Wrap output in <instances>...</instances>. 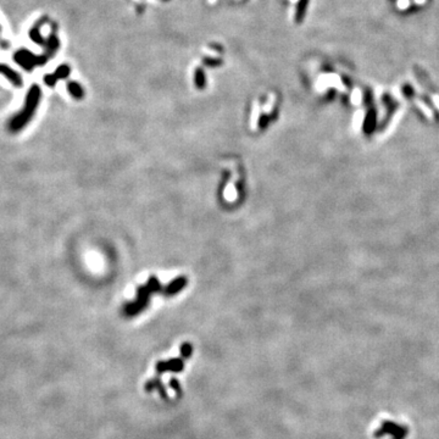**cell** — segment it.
<instances>
[{"label": "cell", "instance_id": "7a4b0ae2", "mask_svg": "<svg viewBox=\"0 0 439 439\" xmlns=\"http://www.w3.org/2000/svg\"><path fill=\"white\" fill-rule=\"evenodd\" d=\"M160 290H161V286L159 280L155 278V277H150L148 283H146V286L138 288L137 300L124 306V315L134 316L142 312V311L148 306L150 294H152V292H158Z\"/></svg>", "mask_w": 439, "mask_h": 439}, {"label": "cell", "instance_id": "52a82bcc", "mask_svg": "<svg viewBox=\"0 0 439 439\" xmlns=\"http://www.w3.org/2000/svg\"><path fill=\"white\" fill-rule=\"evenodd\" d=\"M193 352V346L190 343H183L180 346V356L182 359H188Z\"/></svg>", "mask_w": 439, "mask_h": 439}, {"label": "cell", "instance_id": "9c48e42d", "mask_svg": "<svg viewBox=\"0 0 439 439\" xmlns=\"http://www.w3.org/2000/svg\"><path fill=\"white\" fill-rule=\"evenodd\" d=\"M170 386L172 387V390H174V393H177V396H182V390H180V386L178 380H177L176 378H171Z\"/></svg>", "mask_w": 439, "mask_h": 439}, {"label": "cell", "instance_id": "6da1fadb", "mask_svg": "<svg viewBox=\"0 0 439 439\" xmlns=\"http://www.w3.org/2000/svg\"><path fill=\"white\" fill-rule=\"evenodd\" d=\"M40 90L37 86H33L30 88V90L27 94L26 102H24V108L22 109L20 112L16 114L12 118L8 124V130L12 134L21 132L27 124H30V121L33 118L36 110H37L38 104H40Z\"/></svg>", "mask_w": 439, "mask_h": 439}, {"label": "cell", "instance_id": "277c9868", "mask_svg": "<svg viewBox=\"0 0 439 439\" xmlns=\"http://www.w3.org/2000/svg\"><path fill=\"white\" fill-rule=\"evenodd\" d=\"M186 286H187V278H184V277H178V278L172 280L170 284L165 288V290H164L165 293L164 294L168 296H174V294L178 293L180 290H182Z\"/></svg>", "mask_w": 439, "mask_h": 439}, {"label": "cell", "instance_id": "8992f818", "mask_svg": "<svg viewBox=\"0 0 439 439\" xmlns=\"http://www.w3.org/2000/svg\"><path fill=\"white\" fill-rule=\"evenodd\" d=\"M161 386H162V382H161V380H160V377H155V378H152L150 380H148V382L146 383V386H144V388H146V392H152V390H159V388L161 387Z\"/></svg>", "mask_w": 439, "mask_h": 439}, {"label": "cell", "instance_id": "ba28073f", "mask_svg": "<svg viewBox=\"0 0 439 439\" xmlns=\"http://www.w3.org/2000/svg\"><path fill=\"white\" fill-rule=\"evenodd\" d=\"M68 90H70V93L76 99H82L83 92L80 90L78 84H76V83H70V84H68Z\"/></svg>", "mask_w": 439, "mask_h": 439}, {"label": "cell", "instance_id": "3957f363", "mask_svg": "<svg viewBox=\"0 0 439 439\" xmlns=\"http://www.w3.org/2000/svg\"><path fill=\"white\" fill-rule=\"evenodd\" d=\"M158 374H161L166 371L172 372H180L184 368V362L182 359H171L168 361H159L155 366Z\"/></svg>", "mask_w": 439, "mask_h": 439}, {"label": "cell", "instance_id": "5b68a950", "mask_svg": "<svg viewBox=\"0 0 439 439\" xmlns=\"http://www.w3.org/2000/svg\"><path fill=\"white\" fill-rule=\"evenodd\" d=\"M0 72H2V74H5V76H6V78L9 80L14 86H18H18H21V83H22L21 77L18 76V74H16L15 71L10 70V68H6V66H0Z\"/></svg>", "mask_w": 439, "mask_h": 439}]
</instances>
